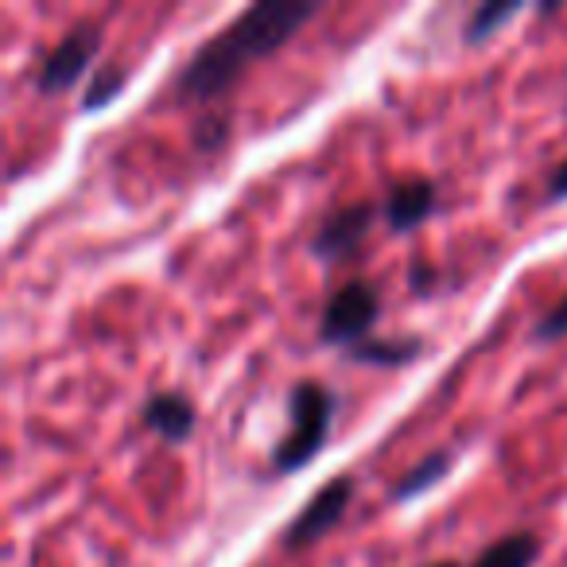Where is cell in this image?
<instances>
[{"instance_id": "cell-1", "label": "cell", "mask_w": 567, "mask_h": 567, "mask_svg": "<svg viewBox=\"0 0 567 567\" xmlns=\"http://www.w3.org/2000/svg\"><path fill=\"white\" fill-rule=\"evenodd\" d=\"M319 12L308 0H280V4H252L237 12L218 35L203 43L175 74V97L190 105H206L226 97L245 74V66L280 51L303 24Z\"/></svg>"}, {"instance_id": "cell-2", "label": "cell", "mask_w": 567, "mask_h": 567, "mask_svg": "<svg viewBox=\"0 0 567 567\" xmlns=\"http://www.w3.org/2000/svg\"><path fill=\"white\" fill-rule=\"evenodd\" d=\"M334 412H339V396L323 385V381H296L288 389V435L276 443L272 451V471L276 474H296L327 447Z\"/></svg>"}, {"instance_id": "cell-3", "label": "cell", "mask_w": 567, "mask_h": 567, "mask_svg": "<svg viewBox=\"0 0 567 567\" xmlns=\"http://www.w3.org/2000/svg\"><path fill=\"white\" fill-rule=\"evenodd\" d=\"M381 316V292L378 284L370 280H350L342 284L339 292L327 300L323 323H319V339L331 342V347L354 350L358 342L370 339L373 323Z\"/></svg>"}, {"instance_id": "cell-4", "label": "cell", "mask_w": 567, "mask_h": 567, "mask_svg": "<svg viewBox=\"0 0 567 567\" xmlns=\"http://www.w3.org/2000/svg\"><path fill=\"white\" fill-rule=\"evenodd\" d=\"M97 51H102V28L79 24L71 35H63V40L48 51V59L40 63V74H35V90H40V94H66V90L79 86L82 74L94 66Z\"/></svg>"}, {"instance_id": "cell-5", "label": "cell", "mask_w": 567, "mask_h": 567, "mask_svg": "<svg viewBox=\"0 0 567 567\" xmlns=\"http://www.w3.org/2000/svg\"><path fill=\"white\" fill-rule=\"evenodd\" d=\"M350 502H354V478H350V474L331 478L300 513H296L292 525L284 528V548L300 551V548H311L316 540H323L342 520V513L350 509Z\"/></svg>"}, {"instance_id": "cell-6", "label": "cell", "mask_w": 567, "mask_h": 567, "mask_svg": "<svg viewBox=\"0 0 567 567\" xmlns=\"http://www.w3.org/2000/svg\"><path fill=\"white\" fill-rule=\"evenodd\" d=\"M373 221H378V206L373 203L342 206V210H334L331 218L316 229V237H311V252L323 257V260L347 257V252H354L358 245L370 237Z\"/></svg>"}, {"instance_id": "cell-7", "label": "cell", "mask_w": 567, "mask_h": 567, "mask_svg": "<svg viewBox=\"0 0 567 567\" xmlns=\"http://www.w3.org/2000/svg\"><path fill=\"white\" fill-rule=\"evenodd\" d=\"M141 420L167 443H183L195 432V404L183 393H152L141 409Z\"/></svg>"}, {"instance_id": "cell-8", "label": "cell", "mask_w": 567, "mask_h": 567, "mask_svg": "<svg viewBox=\"0 0 567 567\" xmlns=\"http://www.w3.org/2000/svg\"><path fill=\"white\" fill-rule=\"evenodd\" d=\"M432 210H435V183L432 179L396 183V187L389 190L385 206H381L389 229H396V234H404V229H416Z\"/></svg>"}, {"instance_id": "cell-9", "label": "cell", "mask_w": 567, "mask_h": 567, "mask_svg": "<svg viewBox=\"0 0 567 567\" xmlns=\"http://www.w3.org/2000/svg\"><path fill=\"white\" fill-rule=\"evenodd\" d=\"M536 559H540V536L520 528V533H509L502 540L486 544L471 567H533Z\"/></svg>"}, {"instance_id": "cell-10", "label": "cell", "mask_w": 567, "mask_h": 567, "mask_svg": "<svg viewBox=\"0 0 567 567\" xmlns=\"http://www.w3.org/2000/svg\"><path fill=\"white\" fill-rule=\"evenodd\" d=\"M447 471H451V451H435V455L420 458V463L393 486V502H412V497H420L424 489H432Z\"/></svg>"}, {"instance_id": "cell-11", "label": "cell", "mask_w": 567, "mask_h": 567, "mask_svg": "<svg viewBox=\"0 0 567 567\" xmlns=\"http://www.w3.org/2000/svg\"><path fill=\"white\" fill-rule=\"evenodd\" d=\"M350 354H354V362L401 365V362H412V358L420 354V342L416 339H365V342H358Z\"/></svg>"}, {"instance_id": "cell-12", "label": "cell", "mask_w": 567, "mask_h": 567, "mask_svg": "<svg viewBox=\"0 0 567 567\" xmlns=\"http://www.w3.org/2000/svg\"><path fill=\"white\" fill-rule=\"evenodd\" d=\"M525 12V4H517V0H505V4H482V9H474V17L466 20V32H463V40L466 43H482V40H489V35L497 32V28H505L513 17H520Z\"/></svg>"}, {"instance_id": "cell-13", "label": "cell", "mask_w": 567, "mask_h": 567, "mask_svg": "<svg viewBox=\"0 0 567 567\" xmlns=\"http://www.w3.org/2000/svg\"><path fill=\"white\" fill-rule=\"evenodd\" d=\"M121 90H125V71H110V66H105V71L94 74V86H90L86 97H82V110H86V113L102 110V105H110Z\"/></svg>"}, {"instance_id": "cell-14", "label": "cell", "mask_w": 567, "mask_h": 567, "mask_svg": "<svg viewBox=\"0 0 567 567\" xmlns=\"http://www.w3.org/2000/svg\"><path fill=\"white\" fill-rule=\"evenodd\" d=\"M564 334H567V296L540 319V323H536L533 339L536 342H556V339H564Z\"/></svg>"}, {"instance_id": "cell-15", "label": "cell", "mask_w": 567, "mask_h": 567, "mask_svg": "<svg viewBox=\"0 0 567 567\" xmlns=\"http://www.w3.org/2000/svg\"><path fill=\"white\" fill-rule=\"evenodd\" d=\"M548 195H551V198H567V159L556 167V172H551V179H548Z\"/></svg>"}, {"instance_id": "cell-16", "label": "cell", "mask_w": 567, "mask_h": 567, "mask_svg": "<svg viewBox=\"0 0 567 567\" xmlns=\"http://www.w3.org/2000/svg\"><path fill=\"white\" fill-rule=\"evenodd\" d=\"M427 567H458V564H427Z\"/></svg>"}]
</instances>
